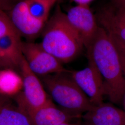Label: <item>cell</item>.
<instances>
[{"mask_svg": "<svg viewBox=\"0 0 125 125\" xmlns=\"http://www.w3.org/2000/svg\"><path fill=\"white\" fill-rule=\"evenodd\" d=\"M86 48L88 60L94 63L103 77L105 95L112 103L122 104L125 78L117 50L109 34L99 26Z\"/></svg>", "mask_w": 125, "mask_h": 125, "instance_id": "1", "label": "cell"}, {"mask_svg": "<svg viewBox=\"0 0 125 125\" xmlns=\"http://www.w3.org/2000/svg\"><path fill=\"white\" fill-rule=\"evenodd\" d=\"M42 34L41 46L62 64L75 59L84 47L80 36L59 5L45 23Z\"/></svg>", "mask_w": 125, "mask_h": 125, "instance_id": "2", "label": "cell"}, {"mask_svg": "<svg viewBox=\"0 0 125 125\" xmlns=\"http://www.w3.org/2000/svg\"><path fill=\"white\" fill-rule=\"evenodd\" d=\"M70 73H57L39 77L58 107L81 117L82 113L89 111L94 106L72 79Z\"/></svg>", "mask_w": 125, "mask_h": 125, "instance_id": "3", "label": "cell"}, {"mask_svg": "<svg viewBox=\"0 0 125 125\" xmlns=\"http://www.w3.org/2000/svg\"><path fill=\"white\" fill-rule=\"evenodd\" d=\"M23 88L22 92L15 97L21 109H35L44 106L52 100L48 97L39 77L30 69L24 58L20 68Z\"/></svg>", "mask_w": 125, "mask_h": 125, "instance_id": "4", "label": "cell"}, {"mask_svg": "<svg viewBox=\"0 0 125 125\" xmlns=\"http://www.w3.org/2000/svg\"><path fill=\"white\" fill-rule=\"evenodd\" d=\"M22 53L30 69L38 76L54 73L68 72L62 64L41 46L31 41L23 42Z\"/></svg>", "mask_w": 125, "mask_h": 125, "instance_id": "5", "label": "cell"}, {"mask_svg": "<svg viewBox=\"0 0 125 125\" xmlns=\"http://www.w3.org/2000/svg\"><path fill=\"white\" fill-rule=\"evenodd\" d=\"M70 74L94 106L103 103L105 95L104 81L93 62L88 60V66L79 71H71Z\"/></svg>", "mask_w": 125, "mask_h": 125, "instance_id": "6", "label": "cell"}, {"mask_svg": "<svg viewBox=\"0 0 125 125\" xmlns=\"http://www.w3.org/2000/svg\"><path fill=\"white\" fill-rule=\"evenodd\" d=\"M66 15L72 27L80 36L86 47L99 27L95 15L88 5H77L71 8Z\"/></svg>", "mask_w": 125, "mask_h": 125, "instance_id": "7", "label": "cell"}, {"mask_svg": "<svg viewBox=\"0 0 125 125\" xmlns=\"http://www.w3.org/2000/svg\"><path fill=\"white\" fill-rule=\"evenodd\" d=\"M95 17L99 27L125 43V7L112 3L102 8Z\"/></svg>", "mask_w": 125, "mask_h": 125, "instance_id": "8", "label": "cell"}, {"mask_svg": "<svg viewBox=\"0 0 125 125\" xmlns=\"http://www.w3.org/2000/svg\"><path fill=\"white\" fill-rule=\"evenodd\" d=\"M22 111L28 116L32 125H61L80 117L73 115L58 107L52 101L35 109Z\"/></svg>", "mask_w": 125, "mask_h": 125, "instance_id": "9", "label": "cell"}, {"mask_svg": "<svg viewBox=\"0 0 125 125\" xmlns=\"http://www.w3.org/2000/svg\"><path fill=\"white\" fill-rule=\"evenodd\" d=\"M22 41L17 32L0 38V60L5 68L20 71L24 56Z\"/></svg>", "mask_w": 125, "mask_h": 125, "instance_id": "10", "label": "cell"}, {"mask_svg": "<svg viewBox=\"0 0 125 125\" xmlns=\"http://www.w3.org/2000/svg\"><path fill=\"white\" fill-rule=\"evenodd\" d=\"M83 118L87 125H125V111L107 103L94 106Z\"/></svg>", "mask_w": 125, "mask_h": 125, "instance_id": "11", "label": "cell"}, {"mask_svg": "<svg viewBox=\"0 0 125 125\" xmlns=\"http://www.w3.org/2000/svg\"><path fill=\"white\" fill-rule=\"evenodd\" d=\"M58 0H21L18 2L32 22L44 25L50 12Z\"/></svg>", "mask_w": 125, "mask_h": 125, "instance_id": "12", "label": "cell"}, {"mask_svg": "<svg viewBox=\"0 0 125 125\" xmlns=\"http://www.w3.org/2000/svg\"><path fill=\"white\" fill-rule=\"evenodd\" d=\"M23 79L15 70L4 68L0 70V94L5 97L16 96L22 92Z\"/></svg>", "mask_w": 125, "mask_h": 125, "instance_id": "13", "label": "cell"}, {"mask_svg": "<svg viewBox=\"0 0 125 125\" xmlns=\"http://www.w3.org/2000/svg\"><path fill=\"white\" fill-rule=\"evenodd\" d=\"M0 125H32L27 114L7 103L0 108Z\"/></svg>", "mask_w": 125, "mask_h": 125, "instance_id": "14", "label": "cell"}, {"mask_svg": "<svg viewBox=\"0 0 125 125\" xmlns=\"http://www.w3.org/2000/svg\"><path fill=\"white\" fill-rule=\"evenodd\" d=\"M15 32L17 31L11 22L8 14L0 9V38L7 34Z\"/></svg>", "mask_w": 125, "mask_h": 125, "instance_id": "15", "label": "cell"}, {"mask_svg": "<svg viewBox=\"0 0 125 125\" xmlns=\"http://www.w3.org/2000/svg\"><path fill=\"white\" fill-rule=\"evenodd\" d=\"M108 34L117 50L121 69L125 78V43L116 36L112 34Z\"/></svg>", "mask_w": 125, "mask_h": 125, "instance_id": "16", "label": "cell"}, {"mask_svg": "<svg viewBox=\"0 0 125 125\" xmlns=\"http://www.w3.org/2000/svg\"><path fill=\"white\" fill-rule=\"evenodd\" d=\"M21 0H0V9L6 13Z\"/></svg>", "mask_w": 125, "mask_h": 125, "instance_id": "17", "label": "cell"}, {"mask_svg": "<svg viewBox=\"0 0 125 125\" xmlns=\"http://www.w3.org/2000/svg\"><path fill=\"white\" fill-rule=\"evenodd\" d=\"M94 0H73L77 5H88Z\"/></svg>", "mask_w": 125, "mask_h": 125, "instance_id": "18", "label": "cell"}, {"mask_svg": "<svg viewBox=\"0 0 125 125\" xmlns=\"http://www.w3.org/2000/svg\"><path fill=\"white\" fill-rule=\"evenodd\" d=\"M112 3L117 6L125 8V0H112Z\"/></svg>", "mask_w": 125, "mask_h": 125, "instance_id": "19", "label": "cell"}, {"mask_svg": "<svg viewBox=\"0 0 125 125\" xmlns=\"http://www.w3.org/2000/svg\"><path fill=\"white\" fill-rule=\"evenodd\" d=\"M8 102V100L7 97L0 95V108Z\"/></svg>", "mask_w": 125, "mask_h": 125, "instance_id": "20", "label": "cell"}, {"mask_svg": "<svg viewBox=\"0 0 125 125\" xmlns=\"http://www.w3.org/2000/svg\"><path fill=\"white\" fill-rule=\"evenodd\" d=\"M61 125H80L78 124H75V123H72L70 122H66L64 123H63Z\"/></svg>", "mask_w": 125, "mask_h": 125, "instance_id": "21", "label": "cell"}, {"mask_svg": "<svg viewBox=\"0 0 125 125\" xmlns=\"http://www.w3.org/2000/svg\"><path fill=\"white\" fill-rule=\"evenodd\" d=\"M5 67L4 65H3L2 63L1 62V61L0 60V70L2 69H4Z\"/></svg>", "mask_w": 125, "mask_h": 125, "instance_id": "22", "label": "cell"}, {"mask_svg": "<svg viewBox=\"0 0 125 125\" xmlns=\"http://www.w3.org/2000/svg\"><path fill=\"white\" fill-rule=\"evenodd\" d=\"M123 105H124V107L125 108V97H124V101H123Z\"/></svg>", "mask_w": 125, "mask_h": 125, "instance_id": "23", "label": "cell"}, {"mask_svg": "<svg viewBox=\"0 0 125 125\" xmlns=\"http://www.w3.org/2000/svg\"></svg>", "mask_w": 125, "mask_h": 125, "instance_id": "24", "label": "cell"}]
</instances>
